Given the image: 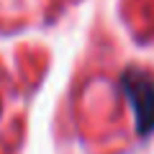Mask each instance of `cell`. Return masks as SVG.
I'll list each match as a JSON object with an SVG mask.
<instances>
[{
    "label": "cell",
    "mask_w": 154,
    "mask_h": 154,
    "mask_svg": "<svg viewBox=\"0 0 154 154\" xmlns=\"http://www.w3.org/2000/svg\"><path fill=\"white\" fill-rule=\"evenodd\" d=\"M121 90L131 103L139 136H149L154 131V77L141 67H126L121 72Z\"/></svg>",
    "instance_id": "obj_1"
},
{
    "label": "cell",
    "mask_w": 154,
    "mask_h": 154,
    "mask_svg": "<svg viewBox=\"0 0 154 154\" xmlns=\"http://www.w3.org/2000/svg\"><path fill=\"white\" fill-rule=\"evenodd\" d=\"M0 113H3V103H0Z\"/></svg>",
    "instance_id": "obj_2"
}]
</instances>
